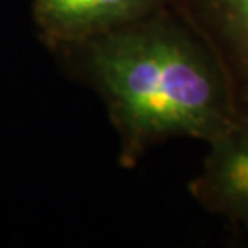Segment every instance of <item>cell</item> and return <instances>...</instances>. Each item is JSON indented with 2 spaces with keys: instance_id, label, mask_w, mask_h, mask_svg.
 <instances>
[{
  "instance_id": "1",
  "label": "cell",
  "mask_w": 248,
  "mask_h": 248,
  "mask_svg": "<svg viewBox=\"0 0 248 248\" xmlns=\"http://www.w3.org/2000/svg\"><path fill=\"white\" fill-rule=\"evenodd\" d=\"M53 55L101 99L124 169L175 138L208 145L239 116L221 59L175 4Z\"/></svg>"
},
{
  "instance_id": "2",
  "label": "cell",
  "mask_w": 248,
  "mask_h": 248,
  "mask_svg": "<svg viewBox=\"0 0 248 248\" xmlns=\"http://www.w3.org/2000/svg\"><path fill=\"white\" fill-rule=\"evenodd\" d=\"M189 195L232 232L248 235V112L208 143L201 169L189 180Z\"/></svg>"
},
{
  "instance_id": "3",
  "label": "cell",
  "mask_w": 248,
  "mask_h": 248,
  "mask_svg": "<svg viewBox=\"0 0 248 248\" xmlns=\"http://www.w3.org/2000/svg\"><path fill=\"white\" fill-rule=\"evenodd\" d=\"M171 4L175 0H31V20L39 41L53 53Z\"/></svg>"
},
{
  "instance_id": "4",
  "label": "cell",
  "mask_w": 248,
  "mask_h": 248,
  "mask_svg": "<svg viewBox=\"0 0 248 248\" xmlns=\"http://www.w3.org/2000/svg\"><path fill=\"white\" fill-rule=\"evenodd\" d=\"M228 74L237 108L248 112V0H175Z\"/></svg>"
}]
</instances>
